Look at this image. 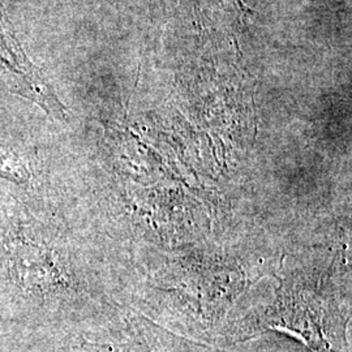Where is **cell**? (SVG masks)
I'll return each mask as SVG.
<instances>
[]
</instances>
